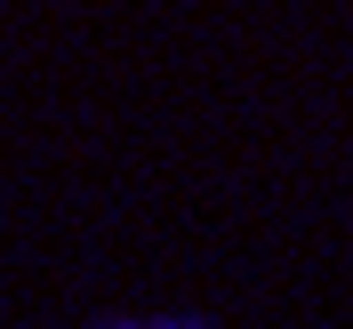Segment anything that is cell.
<instances>
[{
  "label": "cell",
  "instance_id": "6da1fadb",
  "mask_svg": "<svg viewBox=\"0 0 353 329\" xmlns=\"http://www.w3.org/2000/svg\"><path fill=\"white\" fill-rule=\"evenodd\" d=\"M121 329H201V321H121Z\"/></svg>",
  "mask_w": 353,
  "mask_h": 329
}]
</instances>
